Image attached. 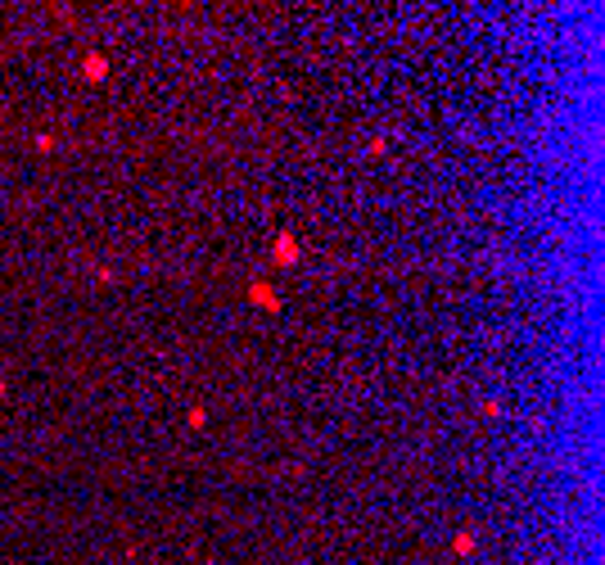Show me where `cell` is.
<instances>
[{
	"label": "cell",
	"instance_id": "cell-1",
	"mask_svg": "<svg viewBox=\"0 0 605 565\" xmlns=\"http://www.w3.org/2000/svg\"><path fill=\"white\" fill-rule=\"evenodd\" d=\"M276 258H281V262H294V258H298V240H294V235H281V240H276Z\"/></svg>",
	"mask_w": 605,
	"mask_h": 565
},
{
	"label": "cell",
	"instance_id": "cell-2",
	"mask_svg": "<svg viewBox=\"0 0 605 565\" xmlns=\"http://www.w3.org/2000/svg\"><path fill=\"white\" fill-rule=\"evenodd\" d=\"M82 68H86V77H91V82H99V77H104V73H108V64H104V55H86V64H82Z\"/></svg>",
	"mask_w": 605,
	"mask_h": 565
},
{
	"label": "cell",
	"instance_id": "cell-3",
	"mask_svg": "<svg viewBox=\"0 0 605 565\" xmlns=\"http://www.w3.org/2000/svg\"><path fill=\"white\" fill-rule=\"evenodd\" d=\"M253 299H258L262 308H276V294H271V285H262V281H253Z\"/></svg>",
	"mask_w": 605,
	"mask_h": 565
},
{
	"label": "cell",
	"instance_id": "cell-4",
	"mask_svg": "<svg viewBox=\"0 0 605 565\" xmlns=\"http://www.w3.org/2000/svg\"><path fill=\"white\" fill-rule=\"evenodd\" d=\"M475 552V533H456V556H470Z\"/></svg>",
	"mask_w": 605,
	"mask_h": 565
}]
</instances>
